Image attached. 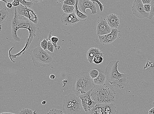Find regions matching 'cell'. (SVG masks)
Segmentation results:
<instances>
[{
    "label": "cell",
    "mask_w": 154,
    "mask_h": 114,
    "mask_svg": "<svg viewBox=\"0 0 154 114\" xmlns=\"http://www.w3.org/2000/svg\"><path fill=\"white\" fill-rule=\"evenodd\" d=\"M56 77L54 74H52L50 76V78L51 79H54Z\"/></svg>",
    "instance_id": "8d00e7d4"
},
{
    "label": "cell",
    "mask_w": 154,
    "mask_h": 114,
    "mask_svg": "<svg viewBox=\"0 0 154 114\" xmlns=\"http://www.w3.org/2000/svg\"><path fill=\"white\" fill-rule=\"evenodd\" d=\"M106 20L109 26L112 29H117L119 26V17L115 14H110L107 16Z\"/></svg>",
    "instance_id": "9a60e30c"
},
{
    "label": "cell",
    "mask_w": 154,
    "mask_h": 114,
    "mask_svg": "<svg viewBox=\"0 0 154 114\" xmlns=\"http://www.w3.org/2000/svg\"><path fill=\"white\" fill-rule=\"evenodd\" d=\"M58 2L64 4L72 6H74L76 2L75 0H60L58 1Z\"/></svg>",
    "instance_id": "d4e9b609"
},
{
    "label": "cell",
    "mask_w": 154,
    "mask_h": 114,
    "mask_svg": "<svg viewBox=\"0 0 154 114\" xmlns=\"http://www.w3.org/2000/svg\"><path fill=\"white\" fill-rule=\"evenodd\" d=\"M97 55H100L103 57V53L97 48H92L89 49L87 53L88 61L90 63H93V60Z\"/></svg>",
    "instance_id": "2e32d148"
},
{
    "label": "cell",
    "mask_w": 154,
    "mask_h": 114,
    "mask_svg": "<svg viewBox=\"0 0 154 114\" xmlns=\"http://www.w3.org/2000/svg\"><path fill=\"white\" fill-rule=\"evenodd\" d=\"M151 10L149 13V19L151 20L154 16V0H152L151 3Z\"/></svg>",
    "instance_id": "f1b7e54d"
},
{
    "label": "cell",
    "mask_w": 154,
    "mask_h": 114,
    "mask_svg": "<svg viewBox=\"0 0 154 114\" xmlns=\"http://www.w3.org/2000/svg\"><path fill=\"white\" fill-rule=\"evenodd\" d=\"M119 62V60L110 62L106 68L105 74L107 80L113 87L122 89L129 84V75L119 72L118 68Z\"/></svg>",
    "instance_id": "7a4b0ae2"
},
{
    "label": "cell",
    "mask_w": 154,
    "mask_h": 114,
    "mask_svg": "<svg viewBox=\"0 0 154 114\" xmlns=\"http://www.w3.org/2000/svg\"><path fill=\"white\" fill-rule=\"evenodd\" d=\"M47 114H64L62 110L55 108L51 109Z\"/></svg>",
    "instance_id": "4316f807"
},
{
    "label": "cell",
    "mask_w": 154,
    "mask_h": 114,
    "mask_svg": "<svg viewBox=\"0 0 154 114\" xmlns=\"http://www.w3.org/2000/svg\"><path fill=\"white\" fill-rule=\"evenodd\" d=\"M52 31H51L49 33L48 35V38L47 39V40L51 41L52 44L54 45L55 49L56 50H59L60 48V46H58L57 45V42L59 41V39L58 37L56 36H52Z\"/></svg>",
    "instance_id": "ffe728a7"
},
{
    "label": "cell",
    "mask_w": 154,
    "mask_h": 114,
    "mask_svg": "<svg viewBox=\"0 0 154 114\" xmlns=\"http://www.w3.org/2000/svg\"><path fill=\"white\" fill-rule=\"evenodd\" d=\"M15 9L20 15L26 17L35 24L38 23V17L33 10L26 8L21 4L19 6L15 8Z\"/></svg>",
    "instance_id": "ba28073f"
},
{
    "label": "cell",
    "mask_w": 154,
    "mask_h": 114,
    "mask_svg": "<svg viewBox=\"0 0 154 114\" xmlns=\"http://www.w3.org/2000/svg\"><path fill=\"white\" fill-rule=\"evenodd\" d=\"M12 3L13 6L15 8L19 6L20 5V3L18 0H14Z\"/></svg>",
    "instance_id": "d6a6232c"
},
{
    "label": "cell",
    "mask_w": 154,
    "mask_h": 114,
    "mask_svg": "<svg viewBox=\"0 0 154 114\" xmlns=\"http://www.w3.org/2000/svg\"><path fill=\"white\" fill-rule=\"evenodd\" d=\"M152 105L153 106V107H154V101L152 103Z\"/></svg>",
    "instance_id": "60d3db41"
},
{
    "label": "cell",
    "mask_w": 154,
    "mask_h": 114,
    "mask_svg": "<svg viewBox=\"0 0 154 114\" xmlns=\"http://www.w3.org/2000/svg\"><path fill=\"white\" fill-rule=\"evenodd\" d=\"M144 8L146 12L149 13L151 10V5H144Z\"/></svg>",
    "instance_id": "1f68e13d"
},
{
    "label": "cell",
    "mask_w": 154,
    "mask_h": 114,
    "mask_svg": "<svg viewBox=\"0 0 154 114\" xmlns=\"http://www.w3.org/2000/svg\"><path fill=\"white\" fill-rule=\"evenodd\" d=\"M95 3L89 0H80L79 2V5L81 11L84 13L87 14L86 10L87 9H90L91 12V15H94L97 13V8Z\"/></svg>",
    "instance_id": "5bb4252c"
},
{
    "label": "cell",
    "mask_w": 154,
    "mask_h": 114,
    "mask_svg": "<svg viewBox=\"0 0 154 114\" xmlns=\"http://www.w3.org/2000/svg\"><path fill=\"white\" fill-rule=\"evenodd\" d=\"M29 54L34 66L38 68L48 67L55 63L57 58L54 53L44 51L40 47L32 50Z\"/></svg>",
    "instance_id": "5b68a950"
},
{
    "label": "cell",
    "mask_w": 154,
    "mask_h": 114,
    "mask_svg": "<svg viewBox=\"0 0 154 114\" xmlns=\"http://www.w3.org/2000/svg\"><path fill=\"white\" fill-rule=\"evenodd\" d=\"M35 111L33 112L32 110L27 108H24L20 110L18 114H37L35 113Z\"/></svg>",
    "instance_id": "484cf974"
},
{
    "label": "cell",
    "mask_w": 154,
    "mask_h": 114,
    "mask_svg": "<svg viewBox=\"0 0 154 114\" xmlns=\"http://www.w3.org/2000/svg\"><path fill=\"white\" fill-rule=\"evenodd\" d=\"M103 57L100 55H96L93 60V63L99 65L102 63L103 61Z\"/></svg>",
    "instance_id": "7402d4cb"
},
{
    "label": "cell",
    "mask_w": 154,
    "mask_h": 114,
    "mask_svg": "<svg viewBox=\"0 0 154 114\" xmlns=\"http://www.w3.org/2000/svg\"><path fill=\"white\" fill-rule=\"evenodd\" d=\"M79 2V1H78V0H76V4L74 6L75 8L74 11L78 20L81 22H85L86 20H87L88 16L85 15V14L81 12L79 9L78 8Z\"/></svg>",
    "instance_id": "e0dca14e"
},
{
    "label": "cell",
    "mask_w": 154,
    "mask_h": 114,
    "mask_svg": "<svg viewBox=\"0 0 154 114\" xmlns=\"http://www.w3.org/2000/svg\"><path fill=\"white\" fill-rule=\"evenodd\" d=\"M20 4L26 8H31L33 6V2L29 1H27L25 0H19Z\"/></svg>",
    "instance_id": "603a6c76"
},
{
    "label": "cell",
    "mask_w": 154,
    "mask_h": 114,
    "mask_svg": "<svg viewBox=\"0 0 154 114\" xmlns=\"http://www.w3.org/2000/svg\"><path fill=\"white\" fill-rule=\"evenodd\" d=\"M93 89L87 93L79 97L81 100L82 105L85 112H90L91 109L97 104L93 101L91 98V93Z\"/></svg>",
    "instance_id": "30bf717a"
},
{
    "label": "cell",
    "mask_w": 154,
    "mask_h": 114,
    "mask_svg": "<svg viewBox=\"0 0 154 114\" xmlns=\"http://www.w3.org/2000/svg\"><path fill=\"white\" fill-rule=\"evenodd\" d=\"M120 30L117 29H112L111 32L108 34L99 35V41L103 45H109L112 43L117 38Z\"/></svg>",
    "instance_id": "7c38bea8"
},
{
    "label": "cell",
    "mask_w": 154,
    "mask_h": 114,
    "mask_svg": "<svg viewBox=\"0 0 154 114\" xmlns=\"http://www.w3.org/2000/svg\"><path fill=\"white\" fill-rule=\"evenodd\" d=\"M99 73L100 72L97 70L94 69L91 70L89 74L92 79H94L99 76Z\"/></svg>",
    "instance_id": "cb8c5ba5"
},
{
    "label": "cell",
    "mask_w": 154,
    "mask_h": 114,
    "mask_svg": "<svg viewBox=\"0 0 154 114\" xmlns=\"http://www.w3.org/2000/svg\"></svg>",
    "instance_id": "7bdbcfd3"
},
{
    "label": "cell",
    "mask_w": 154,
    "mask_h": 114,
    "mask_svg": "<svg viewBox=\"0 0 154 114\" xmlns=\"http://www.w3.org/2000/svg\"><path fill=\"white\" fill-rule=\"evenodd\" d=\"M95 85L89 73L84 72L75 76L73 90L75 94L79 97L92 90Z\"/></svg>",
    "instance_id": "277c9868"
},
{
    "label": "cell",
    "mask_w": 154,
    "mask_h": 114,
    "mask_svg": "<svg viewBox=\"0 0 154 114\" xmlns=\"http://www.w3.org/2000/svg\"><path fill=\"white\" fill-rule=\"evenodd\" d=\"M106 79V75L100 72L99 76L94 79V83L95 85H101L105 84Z\"/></svg>",
    "instance_id": "d6986e66"
},
{
    "label": "cell",
    "mask_w": 154,
    "mask_h": 114,
    "mask_svg": "<svg viewBox=\"0 0 154 114\" xmlns=\"http://www.w3.org/2000/svg\"><path fill=\"white\" fill-rule=\"evenodd\" d=\"M0 24L1 25L8 19L9 13L6 9L3 8L1 3H0Z\"/></svg>",
    "instance_id": "ac0fdd59"
},
{
    "label": "cell",
    "mask_w": 154,
    "mask_h": 114,
    "mask_svg": "<svg viewBox=\"0 0 154 114\" xmlns=\"http://www.w3.org/2000/svg\"><path fill=\"white\" fill-rule=\"evenodd\" d=\"M62 10L65 13L70 14L74 11V6H70L66 4H63L62 6Z\"/></svg>",
    "instance_id": "44dd1931"
},
{
    "label": "cell",
    "mask_w": 154,
    "mask_h": 114,
    "mask_svg": "<svg viewBox=\"0 0 154 114\" xmlns=\"http://www.w3.org/2000/svg\"><path fill=\"white\" fill-rule=\"evenodd\" d=\"M30 1L33 3L35 2L36 3H37L39 2H42L43 1H41V0L40 1H38V0H37V1H35V0H30Z\"/></svg>",
    "instance_id": "74e56055"
},
{
    "label": "cell",
    "mask_w": 154,
    "mask_h": 114,
    "mask_svg": "<svg viewBox=\"0 0 154 114\" xmlns=\"http://www.w3.org/2000/svg\"><path fill=\"white\" fill-rule=\"evenodd\" d=\"M116 107L114 103L109 104H97L90 112V114H116Z\"/></svg>",
    "instance_id": "52a82bcc"
},
{
    "label": "cell",
    "mask_w": 154,
    "mask_h": 114,
    "mask_svg": "<svg viewBox=\"0 0 154 114\" xmlns=\"http://www.w3.org/2000/svg\"><path fill=\"white\" fill-rule=\"evenodd\" d=\"M131 11L134 15L139 19H149V13L145 11L142 0H135L134 2Z\"/></svg>",
    "instance_id": "9c48e42d"
},
{
    "label": "cell",
    "mask_w": 154,
    "mask_h": 114,
    "mask_svg": "<svg viewBox=\"0 0 154 114\" xmlns=\"http://www.w3.org/2000/svg\"><path fill=\"white\" fill-rule=\"evenodd\" d=\"M96 28V33L98 36L109 34L112 30L109 26L106 20L103 17L98 20Z\"/></svg>",
    "instance_id": "8fae6325"
},
{
    "label": "cell",
    "mask_w": 154,
    "mask_h": 114,
    "mask_svg": "<svg viewBox=\"0 0 154 114\" xmlns=\"http://www.w3.org/2000/svg\"><path fill=\"white\" fill-rule=\"evenodd\" d=\"M91 1L93 3H95V4H96V3H97L99 6L100 12H103V10L104 5H103L102 3L98 1V0H91Z\"/></svg>",
    "instance_id": "4dcf8cb0"
},
{
    "label": "cell",
    "mask_w": 154,
    "mask_h": 114,
    "mask_svg": "<svg viewBox=\"0 0 154 114\" xmlns=\"http://www.w3.org/2000/svg\"><path fill=\"white\" fill-rule=\"evenodd\" d=\"M116 92L109 83L95 85L91 93V98L98 104H109L116 101Z\"/></svg>",
    "instance_id": "3957f363"
},
{
    "label": "cell",
    "mask_w": 154,
    "mask_h": 114,
    "mask_svg": "<svg viewBox=\"0 0 154 114\" xmlns=\"http://www.w3.org/2000/svg\"><path fill=\"white\" fill-rule=\"evenodd\" d=\"M41 48L44 51H46L48 49V41L46 39H45L41 42Z\"/></svg>",
    "instance_id": "83f0119b"
},
{
    "label": "cell",
    "mask_w": 154,
    "mask_h": 114,
    "mask_svg": "<svg viewBox=\"0 0 154 114\" xmlns=\"http://www.w3.org/2000/svg\"><path fill=\"white\" fill-rule=\"evenodd\" d=\"M47 40L48 41V50L51 53H53L55 48L54 45H53L51 41Z\"/></svg>",
    "instance_id": "f546056e"
},
{
    "label": "cell",
    "mask_w": 154,
    "mask_h": 114,
    "mask_svg": "<svg viewBox=\"0 0 154 114\" xmlns=\"http://www.w3.org/2000/svg\"><path fill=\"white\" fill-rule=\"evenodd\" d=\"M80 21L75 14L74 11L70 14H63L60 18L61 23L66 26L75 25Z\"/></svg>",
    "instance_id": "4fadbf2b"
},
{
    "label": "cell",
    "mask_w": 154,
    "mask_h": 114,
    "mask_svg": "<svg viewBox=\"0 0 154 114\" xmlns=\"http://www.w3.org/2000/svg\"><path fill=\"white\" fill-rule=\"evenodd\" d=\"M11 23L12 34L14 40L18 42L21 41L20 38L17 35L18 30L21 29H26L29 32V37L27 39L26 45L23 50L19 53V55L21 56V53L23 52L24 53L25 50L29 48L34 38L36 36V33L38 30V28L36 24L27 18L20 15L15 9L14 17Z\"/></svg>",
    "instance_id": "6da1fadb"
},
{
    "label": "cell",
    "mask_w": 154,
    "mask_h": 114,
    "mask_svg": "<svg viewBox=\"0 0 154 114\" xmlns=\"http://www.w3.org/2000/svg\"><path fill=\"white\" fill-rule=\"evenodd\" d=\"M143 5H150L152 1L151 0H142Z\"/></svg>",
    "instance_id": "836d02e7"
},
{
    "label": "cell",
    "mask_w": 154,
    "mask_h": 114,
    "mask_svg": "<svg viewBox=\"0 0 154 114\" xmlns=\"http://www.w3.org/2000/svg\"><path fill=\"white\" fill-rule=\"evenodd\" d=\"M154 114V107L150 109L149 112V114Z\"/></svg>",
    "instance_id": "d590c367"
},
{
    "label": "cell",
    "mask_w": 154,
    "mask_h": 114,
    "mask_svg": "<svg viewBox=\"0 0 154 114\" xmlns=\"http://www.w3.org/2000/svg\"><path fill=\"white\" fill-rule=\"evenodd\" d=\"M6 6L8 8H12L13 6L12 2L10 1L7 2L6 3Z\"/></svg>",
    "instance_id": "e575fe53"
},
{
    "label": "cell",
    "mask_w": 154,
    "mask_h": 114,
    "mask_svg": "<svg viewBox=\"0 0 154 114\" xmlns=\"http://www.w3.org/2000/svg\"><path fill=\"white\" fill-rule=\"evenodd\" d=\"M63 108L66 114H85L81 100L76 94H70L63 99Z\"/></svg>",
    "instance_id": "8992f818"
},
{
    "label": "cell",
    "mask_w": 154,
    "mask_h": 114,
    "mask_svg": "<svg viewBox=\"0 0 154 114\" xmlns=\"http://www.w3.org/2000/svg\"></svg>",
    "instance_id": "b9f144b4"
},
{
    "label": "cell",
    "mask_w": 154,
    "mask_h": 114,
    "mask_svg": "<svg viewBox=\"0 0 154 114\" xmlns=\"http://www.w3.org/2000/svg\"><path fill=\"white\" fill-rule=\"evenodd\" d=\"M46 104V101L45 100L43 101L42 102V104L44 105Z\"/></svg>",
    "instance_id": "ab89813d"
},
{
    "label": "cell",
    "mask_w": 154,
    "mask_h": 114,
    "mask_svg": "<svg viewBox=\"0 0 154 114\" xmlns=\"http://www.w3.org/2000/svg\"><path fill=\"white\" fill-rule=\"evenodd\" d=\"M1 114H16V113H9V112H4L1 113Z\"/></svg>",
    "instance_id": "f35d334b"
}]
</instances>
